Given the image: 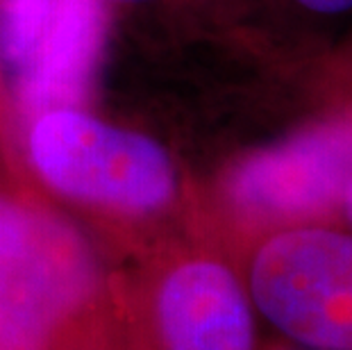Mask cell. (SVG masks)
Here are the masks:
<instances>
[{"mask_svg": "<svg viewBox=\"0 0 352 350\" xmlns=\"http://www.w3.org/2000/svg\"><path fill=\"white\" fill-rule=\"evenodd\" d=\"M0 350H125L118 294L85 234L0 184Z\"/></svg>", "mask_w": 352, "mask_h": 350, "instance_id": "cell-1", "label": "cell"}, {"mask_svg": "<svg viewBox=\"0 0 352 350\" xmlns=\"http://www.w3.org/2000/svg\"><path fill=\"white\" fill-rule=\"evenodd\" d=\"M23 151L43 187L121 219L173 210L182 182L166 146L85 107H52L23 125Z\"/></svg>", "mask_w": 352, "mask_h": 350, "instance_id": "cell-2", "label": "cell"}, {"mask_svg": "<svg viewBox=\"0 0 352 350\" xmlns=\"http://www.w3.org/2000/svg\"><path fill=\"white\" fill-rule=\"evenodd\" d=\"M352 180V102L307 123L275 144L254 148L223 171L214 212L241 250L257 237L307 223H341Z\"/></svg>", "mask_w": 352, "mask_h": 350, "instance_id": "cell-3", "label": "cell"}, {"mask_svg": "<svg viewBox=\"0 0 352 350\" xmlns=\"http://www.w3.org/2000/svg\"><path fill=\"white\" fill-rule=\"evenodd\" d=\"M125 350H257L241 269L216 245H175L118 296Z\"/></svg>", "mask_w": 352, "mask_h": 350, "instance_id": "cell-4", "label": "cell"}, {"mask_svg": "<svg viewBox=\"0 0 352 350\" xmlns=\"http://www.w3.org/2000/svg\"><path fill=\"white\" fill-rule=\"evenodd\" d=\"M254 311L305 350H352V232L341 223L280 228L245 243Z\"/></svg>", "mask_w": 352, "mask_h": 350, "instance_id": "cell-5", "label": "cell"}, {"mask_svg": "<svg viewBox=\"0 0 352 350\" xmlns=\"http://www.w3.org/2000/svg\"><path fill=\"white\" fill-rule=\"evenodd\" d=\"M104 36L102 0H0V71L21 123L52 107H85Z\"/></svg>", "mask_w": 352, "mask_h": 350, "instance_id": "cell-6", "label": "cell"}, {"mask_svg": "<svg viewBox=\"0 0 352 350\" xmlns=\"http://www.w3.org/2000/svg\"><path fill=\"white\" fill-rule=\"evenodd\" d=\"M298 17L316 23H336L352 17V0H287Z\"/></svg>", "mask_w": 352, "mask_h": 350, "instance_id": "cell-7", "label": "cell"}, {"mask_svg": "<svg viewBox=\"0 0 352 350\" xmlns=\"http://www.w3.org/2000/svg\"><path fill=\"white\" fill-rule=\"evenodd\" d=\"M341 226L352 232V180L348 182L346 191H343V200H341Z\"/></svg>", "mask_w": 352, "mask_h": 350, "instance_id": "cell-8", "label": "cell"}, {"mask_svg": "<svg viewBox=\"0 0 352 350\" xmlns=\"http://www.w3.org/2000/svg\"><path fill=\"white\" fill-rule=\"evenodd\" d=\"M341 73H343V91L348 94V100L352 102V53L343 59Z\"/></svg>", "mask_w": 352, "mask_h": 350, "instance_id": "cell-9", "label": "cell"}, {"mask_svg": "<svg viewBox=\"0 0 352 350\" xmlns=\"http://www.w3.org/2000/svg\"><path fill=\"white\" fill-rule=\"evenodd\" d=\"M104 5H141L148 3V0H102Z\"/></svg>", "mask_w": 352, "mask_h": 350, "instance_id": "cell-10", "label": "cell"}, {"mask_svg": "<svg viewBox=\"0 0 352 350\" xmlns=\"http://www.w3.org/2000/svg\"><path fill=\"white\" fill-rule=\"evenodd\" d=\"M0 157H3V141H0Z\"/></svg>", "mask_w": 352, "mask_h": 350, "instance_id": "cell-11", "label": "cell"}, {"mask_svg": "<svg viewBox=\"0 0 352 350\" xmlns=\"http://www.w3.org/2000/svg\"><path fill=\"white\" fill-rule=\"evenodd\" d=\"M300 350H305V348H300Z\"/></svg>", "mask_w": 352, "mask_h": 350, "instance_id": "cell-12", "label": "cell"}]
</instances>
